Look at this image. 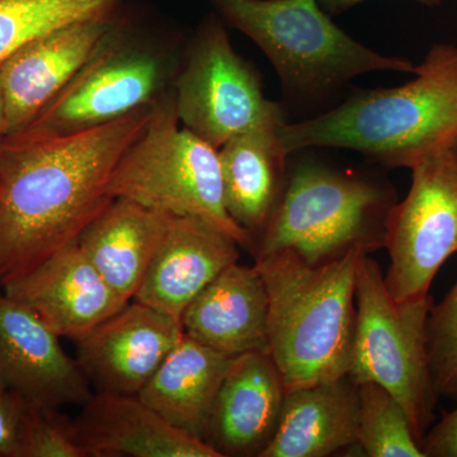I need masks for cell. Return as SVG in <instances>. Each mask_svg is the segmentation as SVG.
Listing matches in <instances>:
<instances>
[{"mask_svg": "<svg viewBox=\"0 0 457 457\" xmlns=\"http://www.w3.org/2000/svg\"><path fill=\"white\" fill-rule=\"evenodd\" d=\"M153 106V104H152ZM152 106L62 137L18 132L0 144V286L77 243L113 200L108 185Z\"/></svg>", "mask_w": 457, "mask_h": 457, "instance_id": "1", "label": "cell"}, {"mask_svg": "<svg viewBox=\"0 0 457 457\" xmlns=\"http://www.w3.org/2000/svg\"><path fill=\"white\" fill-rule=\"evenodd\" d=\"M416 78L395 88L360 89L342 104L278 126L288 154L308 147L354 150L386 168H409L457 143V46L436 44Z\"/></svg>", "mask_w": 457, "mask_h": 457, "instance_id": "2", "label": "cell"}, {"mask_svg": "<svg viewBox=\"0 0 457 457\" xmlns=\"http://www.w3.org/2000/svg\"><path fill=\"white\" fill-rule=\"evenodd\" d=\"M362 252L311 263L291 252L255 260L269 295V352L286 389L348 375Z\"/></svg>", "mask_w": 457, "mask_h": 457, "instance_id": "3", "label": "cell"}, {"mask_svg": "<svg viewBox=\"0 0 457 457\" xmlns=\"http://www.w3.org/2000/svg\"><path fill=\"white\" fill-rule=\"evenodd\" d=\"M396 204L393 187L354 171L303 159L288 171L278 209L249 251L254 260L291 252L311 263L384 248Z\"/></svg>", "mask_w": 457, "mask_h": 457, "instance_id": "4", "label": "cell"}, {"mask_svg": "<svg viewBox=\"0 0 457 457\" xmlns=\"http://www.w3.org/2000/svg\"><path fill=\"white\" fill-rule=\"evenodd\" d=\"M245 33L278 71L286 95L315 101L374 71L416 73L417 65L353 40L317 0H207Z\"/></svg>", "mask_w": 457, "mask_h": 457, "instance_id": "5", "label": "cell"}, {"mask_svg": "<svg viewBox=\"0 0 457 457\" xmlns=\"http://www.w3.org/2000/svg\"><path fill=\"white\" fill-rule=\"evenodd\" d=\"M179 123L173 89L153 104L140 137L114 168L108 195L167 215L203 219L251 248V236L225 206L219 149Z\"/></svg>", "mask_w": 457, "mask_h": 457, "instance_id": "6", "label": "cell"}, {"mask_svg": "<svg viewBox=\"0 0 457 457\" xmlns=\"http://www.w3.org/2000/svg\"><path fill=\"white\" fill-rule=\"evenodd\" d=\"M354 299L356 326L347 376L354 384L371 381L392 393L422 444L438 399L427 351L432 297L394 299L378 262L362 254L357 263Z\"/></svg>", "mask_w": 457, "mask_h": 457, "instance_id": "7", "label": "cell"}, {"mask_svg": "<svg viewBox=\"0 0 457 457\" xmlns=\"http://www.w3.org/2000/svg\"><path fill=\"white\" fill-rule=\"evenodd\" d=\"M185 128L220 149L262 123L285 122V112L264 97L260 75L237 55L218 14L200 26L174 86Z\"/></svg>", "mask_w": 457, "mask_h": 457, "instance_id": "8", "label": "cell"}, {"mask_svg": "<svg viewBox=\"0 0 457 457\" xmlns=\"http://www.w3.org/2000/svg\"><path fill=\"white\" fill-rule=\"evenodd\" d=\"M407 197L390 210L385 285L398 302L429 296L442 264L457 253V143L414 164Z\"/></svg>", "mask_w": 457, "mask_h": 457, "instance_id": "9", "label": "cell"}, {"mask_svg": "<svg viewBox=\"0 0 457 457\" xmlns=\"http://www.w3.org/2000/svg\"><path fill=\"white\" fill-rule=\"evenodd\" d=\"M170 65L114 27L62 92L22 131L75 134L116 121L164 95ZM21 131V132H22Z\"/></svg>", "mask_w": 457, "mask_h": 457, "instance_id": "10", "label": "cell"}, {"mask_svg": "<svg viewBox=\"0 0 457 457\" xmlns=\"http://www.w3.org/2000/svg\"><path fill=\"white\" fill-rule=\"evenodd\" d=\"M182 336L179 318L132 300L75 341V360L95 393L139 395Z\"/></svg>", "mask_w": 457, "mask_h": 457, "instance_id": "11", "label": "cell"}, {"mask_svg": "<svg viewBox=\"0 0 457 457\" xmlns=\"http://www.w3.org/2000/svg\"><path fill=\"white\" fill-rule=\"evenodd\" d=\"M0 385L29 404L82 407L92 386L60 337L25 303L0 291Z\"/></svg>", "mask_w": 457, "mask_h": 457, "instance_id": "12", "label": "cell"}, {"mask_svg": "<svg viewBox=\"0 0 457 457\" xmlns=\"http://www.w3.org/2000/svg\"><path fill=\"white\" fill-rule=\"evenodd\" d=\"M2 288L35 312L60 338L74 342L130 303L107 284L77 243Z\"/></svg>", "mask_w": 457, "mask_h": 457, "instance_id": "13", "label": "cell"}, {"mask_svg": "<svg viewBox=\"0 0 457 457\" xmlns=\"http://www.w3.org/2000/svg\"><path fill=\"white\" fill-rule=\"evenodd\" d=\"M286 393L269 351L231 357L204 441L220 457H261L278 431Z\"/></svg>", "mask_w": 457, "mask_h": 457, "instance_id": "14", "label": "cell"}, {"mask_svg": "<svg viewBox=\"0 0 457 457\" xmlns=\"http://www.w3.org/2000/svg\"><path fill=\"white\" fill-rule=\"evenodd\" d=\"M116 27L97 18L62 27L21 47L0 64L8 134H18L62 92Z\"/></svg>", "mask_w": 457, "mask_h": 457, "instance_id": "15", "label": "cell"}, {"mask_svg": "<svg viewBox=\"0 0 457 457\" xmlns=\"http://www.w3.org/2000/svg\"><path fill=\"white\" fill-rule=\"evenodd\" d=\"M239 246L203 219L170 216L135 302L180 319L206 286L239 261Z\"/></svg>", "mask_w": 457, "mask_h": 457, "instance_id": "16", "label": "cell"}, {"mask_svg": "<svg viewBox=\"0 0 457 457\" xmlns=\"http://www.w3.org/2000/svg\"><path fill=\"white\" fill-rule=\"evenodd\" d=\"M74 422L88 456L220 457L177 428L139 395L93 393Z\"/></svg>", "mask_w": 457, "mask_h": 457, "instance_id": "17", "label": "cell"}, {"mask_svg": "<svg viewBox=\"0 0 457 457\" xmlns=\"http://www.w3.org/2000/svg\"><path fill=\"white\" fill-rule=\"evenodd\" d=\"M180 321L185 335L228 357L269 351V295L258 267L228 266Z\"/></svg>", "mask_w": 457, "mask_h": 457, "instance_id": "18", "label": "cell"}, {"mask_svg": "<svg viewBox=\"0 0 457 457\" xmlns=\"http://www.w3.org/2000/svg\"><path fill=\"white\" fill-rule=\"evenodd\" d=\"M359 398L348 376L287 390L278 431L261 457H328L357 446Z\"/></svg>", "mask_w": 457, "mask_h": 457, "instance_id": "19", "label": "cell"}, {"mask_svg": "<svg viewBox=\"0 0 457 457\" xmlns=\"http://www.w3.org/2000/svg\"><path fill=\"white\" fill-rule=\"evenodd\" d=\"M281 123H262L219 149L225 206L252 242L278 209L287 186L290 154L278 137Z\"/></svg>", "mask_w": 457, "mask_h": 457, "instance_id": "20", "label": "cell"}, {"mask_svg": "<svg viewBox=\"0 0 457 457\" xmlns=\"http://www.w3.org/2000/svg\"><path fill=\"white\" fill-rule=\"evenodd\" d=\"M170 218L128 198H113L84 228L77 245L107 284L126 302H132Z\"/></svg>", "mask_w": 457, "mask_h": 457, "instance_id": "21", "label": "cell"}, {"mask_svg": "<svg viewBox=\"0 0 457 457\" xmlns=\"http://www.w3.org/2000/svg\"><path fill=\"white\" fill-rule=\"evenodd\" d=\"M230 360L183 332L139 398L170 425L204 440Z\"/></svg>", "mask_w": 457, "mask_h": 457, "instance_id": "22", "label": "cell"}, {"mask_svg": "<svg viewBox=\"0 0 457 457\" xmlns=\"http://www.w3.org/2000/svg\"><path fill=\"white\" fill-rule=\"evenodd\" d=\"M122 0H0V64L29 42L62 27L112 18Z\"/></svg>", "mask_w": 457, "mask_h": 457, "instance_id": "23", "label": "cell"}, {"mask_svg": "<svg viewBox=\"0 0 457 457\" xmlns=\"http://www.w3.org/2000/svg\"><path fill=\"white\" fill-rule=\"evenodd\" d=\"M357 385V446L369 457H425L407 411L381 385Z\"/></svg>", "mask_w": 457, "mask_h": 457, "instance_id": "24", "label": "cell"}, {"mask_svg": "<svg viewBox=\"0 0 457 457\" xmlns=\"http://www.w3.org/2000/svg\"><path fill=\"white\" fill-rule=\"evenodd\" d=\"M427 351L436 393L457 400V281L438 305L433 303Z\"/></svg>", "mask_w": 457, "mask_h": 457, "instance_id": "25", "label": "cell"}, {"mask_svg": "<svg viewBox=\"0 0 457 457\" xmlns=\"http://www.w3.org/2000/svg\"><path fill=\"white\" fill-rule=\"evenodd\" d=\"M74 420L59 408L27 404L18 457H87Z\"/></svg>", "mask_w": 457, "mask_h": 457, "instance_id": "26", "label": "cell"}, {"mask_svg": "<svg viewBox=\"0 0 457 457\" xmlns=\"http://www.w3.org/2000/svg\"><path fill=\"white\" fill-rule=\"evenodd\" d=\"M27 404L25 399L0 385V456L20 455Z\"/></svg>", "mask_w": 457, "mask_h": 457, "instance_id": "27", "label": "cell"}, {"mask_svg": "<svg viewBox=\"0 0 457 457\" xmlns=\"http://www.w3.org/2000/svg\"><path fill=\"white\" fill-rule=\"evenodd\" d=\"M420 446L425 457H457V408L431 426Z\"/></svg>", "mask_w": 457, "mask_h": 457, "instance_id": "28", "label": "cell"}, {"mask_svg": "<svg viewBox=\"0 0 457 457\" xmlns=\"http://www.w3.org/2000/svg\"><path fill=\"white\" fill-rule=\"evenodd\" d=\"M317 2L327 13L339 14L360 3L368 2V0H317ZM414 2L420 3L427 7H437L444 0H414Z\"/></svg>", "mask_w": 457, "mask_h": 457, "instance_id": "29", "label": "cell"}, {"mask_svg": "<svg viewBox=\"0 0 457 457\" xmlns=\"http://www.w3.org/2000/svg\"><path fill=\"white\" fill-rule=\"evenodd\" d=\"M7 111H5L4 93H3L2 78H0V144L7 137Z\"/></svg>", "mask_w": 457, "mask_h": 457, "instance_id": "30", "label": "cell"}]
</instances>
